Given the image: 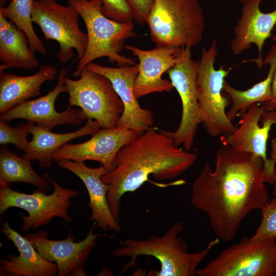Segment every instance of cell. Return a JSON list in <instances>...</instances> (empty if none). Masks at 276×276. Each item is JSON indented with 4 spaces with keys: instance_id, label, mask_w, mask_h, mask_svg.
Segmentation results:
<instances>
[{
    "instance_id": "1",
    "label": "cell",
    "mask_w": 276,
    "mask_h": 276,
    "mask_svg": "<svg viewBox=\"0 0 276 276\" xmlns=\"http://www.w3.org/2000/svg\"><path fill=\"white\" fill-rule=\"evenodd\" d=\"M264 160L223 144L217 151L214 168L206 162L192 185L191 203L208 216L220 240L229 242L242 221L269 200Z\"/></svg>"
},
{
    "instance_id": "2",
    "label": "cell",
    "mask_w": 276,
    "mask_h": 276,
    "mask_svg": "<svg viewBox=\"0 0 276 276\" xmlns=\"http://www.w3.org/2000/svg\"><path fill=\"white\" fill-rule=\"evenodd\" d=\"M197 155L176 146L168 135L151 127L118 152L113 170L102 176L108 185L107 198L111 212L119 221L121 199L134 192L152 175L157 180L179 176L191 167Z\"/></svg>"
},
{
    "instance_id": "3",
    "label": "cell",
    "mask_w": 276,
    "mask_h": 276,
    "mask_svg": "<svg viewBox=\"0 0 276 276\" xmlns=\"http://www.w3.org/2000/svg\"><path fill=\"white\" fill-rule=\"evenodd\" d=\"M74 6L83 19L87 30V45L79 60L75 77L95 59L106 57L119 66L135 64V59L121 54L126 40L136 37L133 21L119 22L105 16L102 12L101 0H66Z\"/></svg>"
},
{
    "instance_id": "4",
    "label": "cell",
    "mask_w": 276,
    "mask_h": 276,
    "mask_svg": "<svg viewBox=\"0 0 276 276\" xmlns=\"http://www.w3.org/2000/svg\"><path fill=\"white\" fill-rule=\"evenodd\" d=\"M183 229V224L177 221L162 236L152 234L146 240H125L123 246L114 250L112 254L118 258L129 257L132 263L140 256L155 258L160 264V268L153 272L154 275L193 276L198 265L220 239L216 237L204 249L190 253L186 243L178 236Z\"/></svg>"
},
{
    "instance_id": "5",
    "label": "cell",
    "mask_w": 276,
    "mask_h": 276,
    "mask_svg": "<svg viewBox=\"0 0 276 276\" xmlns=\"http://www.w3.org/2000/svg\"><path fill=\"white\" fill-rule=\"evenodd\" d=\"M147 24L157 47H192L203 38L205 21L198 0H154Z\"/></svg>"
},
{
    "instance_id": "6",
    "label": "cell",
    "mask_w": 276,
    "mask_h": 276,
    "mask_svg": "<svg viewBox=\"0 0 276 276\" xmlns=\"http://www.w3.org/2000/svg\"><path fill=\"white\" fill-rule=\"evenodd\" d=\"M218 52L214 40L208 49L201 48L197 76L201 124L212 137L225 136L236 130V126L228 118L226 109L229 100L222 94L225 78L229 70L224 65L216 70L214 62Z\"/></svg>"
},
{
    "instance_id": "7",
    "label": "cell",
    "mask_w": 276,
    "mask_h": 276,
    "mask_svg": "<svg viewBox=\"0 0 276 276\" xmlns=\"http://www.w3.org/2000/svg\"><path fill=\"white\" fill-rule=\"evenodd\" d=\"M276 270V238L257 242L244 237L222 251L198 276H273Z\"/></svg>"
},
{
    "instance_id": "8",
    "label": "cell",
    "mask_w": 276,
    "mask_h": 276,
    "mask_svg": "<svg viewBox=\"0 0 276 276\" xmlns=\"http://www.w3.org/2000/svg\"><path fill=\"white\" fill-rule=\"evenodd\" d=\"M43 177L53 187L51 194H46V192L38 189L32 194H26L13 190L9 187L0 188L1 215L12 207L23 209L28 213L27 216L20 214L22 221V233L45 225L55 217L61 218L67 222L72 221L68 208L72 198L78 195L79 191L63 188L47 173Z\"/></svg>"
},
{
    "instance_id": "9",
    "label": "cell",
    "mask_w": 276,
    "mask_h": 276,
    "mask_svg": "<svg viewBox=\"0 0 276 276\" xmlns=\"http://www.w3.org/2000/svg\"><path fill=\"white\" fill-rule=\"evenodd\" d=\"M78 80L65 77L69 106H78L87 120H94L102 128L117 127L124 105L110 81L103 75L84 68Z\"/></svg>"
},
{
    "instance_id": "10",
    "label": "cell",
    "mask_w": 276,
    "mask_h": 276,
    "mask_svg": "<svg viewBox=\"0 0 276 276\" xmlns=\"http://www.w3.org/2000/svg\"><path fill=\"white\" fill-rule=\"evenodd\" d=\"M80 14L72 5H62L56 0H34L31 18L33 22L41 29L46 40L57 42L59 48L56 57L65 62L74 56V49L77 53V59L84 55L87 45V33L79 28Z\"/></svg>"
},
{
    "instance_id": "11",
    "label": "cell",
    "mask_w": 276,
    "mask_h": 276,
    "mask_svg": "<svg viewBox=\"0 0 276 276\" xmlns=\"http://www.w3.org/2000/svg\"><path fill=\"white\" fill-rule=\"evenodd\" d=\"M191 47L184 48L182 60L167 73L181 99L182 114L180 124L175 131L157 129L170 136L175 144L182 145L190 151L198 127L201 124L197 76L199 60L193 59Z\"/></svg>"
},
{
    "instance_id": "12",
    "label": "cell",
    "mask_w": 276,
    "mask_h": 276,
    "mask_svg": "<svg viewBox=\"0 0 276 276\" xmlns=\"http://www.w3.org/2000/svg\"><path fill=\"white\" fill-rule=\"evenodd\" d=\"M239 114V126L232 133L223 136V144L262 158L265 182L274 184L275 166L267 157V143L271 127L276 124V109L266 111L263 104L256 103Z\"/></svg>"
},
{
    "instance_id": "13",
    "label": "cell",
    "mask_w": 276,
    "mask_h": 276,
    "mask_svg": "<svg viewBox=\"0 0 276 276\" xmlns=\"http://www.w3.org/2000/svg\"><path fill=\"white\" fill-rule=\"evenodd\" d=\"M66 73V70L61 68L58 82L52 90L45 96L27 101L1 113L0 121L7 122L24 119L39 127L51 130L62 125L78 126L87 120V116L81 109L71 108L68 106L62 112L56 110L55 103L58 96L62 93H67L64 81Z\"/></svg>"
},
{
    "instance_id": "14",
    "label": "cell",
    "mask_w": 276,
    "mask_h": 276,
    "mask_svg": "<svg viewBox=\"0 0 276 276\" xmlns=\"http://www.w3.org/2000/svg\"><path fill=\"white\" fill-rule=\"evenodd\" d=\"M95 225L94 222L87 236L79 242H75L71 233L59 240L49 239L48 233L43 231L25 236L44 259L57 264V276H83L86 274L83 266L95 246L97 239L103 236L93 233Z\"/></svg>"
},
{
    "instance_id": "15",
    "label": "cell",
    "mask_w": 276,
    "mask_h": 276,
    "mask_svg": "<svg viewBox=\"0 0 276 276\" xmlns=\"http://www.w3.org/2000/svg\"><path fill=\"white\" fill-rule=\"evenodd\" d=\"M140 134L134 130L119 126L111 129L101 128L86 142L66 143L54 154L53 159L56 162L63 159L77 162L95 160L109 172L114 168L113 162L118 152Z\"/></svg>"
},
{
    "instance_id": "16",
    "label": "cell",
    "mask_w": 276,
    "mask_h": 276,
    "mask_svg": "<svg viewBox=\"0 0 276 276\" xmlns=\"http://www.w3.org/2000/svg\"><path fill=\"white\" fill-rule=\"evenodd\" d=\"M86 68L107 77L122 101L124 111L117 126L134 130L140 134L152 127L154 120L151 110L141 107L134 93L138 64L113 67L93 62Z\"/></svg>"
},
{
    "instance_id": "17",
    "label": "cell",
    "mask_w": 276,
    "mask_h": 276,
    "mask_svg": "<svg viewBox=\"0 0 276 276\" xmlns=\"http://www.w3.org/2000/svg\"><path fill=\"white\" fill-rule=\"evenodd\" d=\"M124 48L139 61L138 74L134 84V93L137 99L151 93L172 90L174 87L171 81L163 79L162 76L182 60L184 48L156 47L145 50L126 44Z\"/></svg>"
},
{
    "instance_id": "18",
    "label": "cell",
    "mask_w": 276,
    "mask_h": 276,
    "mask_svg": "<svg viewBox=\"0 0 276 276\" xmlns=\"http://www.w3.org/2000/svg\"><path fill=\"white\" fill-rule=\"evenodd\" d=\"M242 4L241 16L234 30V37L231 43L234 55H238L255 44L258 57L252 61L260 68L263 64L262 52L265 40L271 36L276 24V8L271 12L263 13L260 9L262 0H240Z\"/></svg>"
},
{
    "instance_id": "19",
    "label": "cell",
    "mask_w": 276,
    "mask_h": 276,
    "mask_svg": "<svg viewBox=\"0 0 276 276\" xmlns=\"http://www.w3.org/2000/svg\"><path fill=\"white\" fill-rule=\"evenodd\" d=\"M58 165L77 175L85 185L89 198L88 204L91 210L89 220L94 221L102 231L109 229L120 232L119 221L113 216L107 201L108 185L101 178L109 172L108 170L103 166L93 168L86 166L84 162L71 160H60Z\"/></svg>"
},
{
    "instance_id": "20",
    "label": "cell",
    "mask_w": 276,
    "mask_h": 276,
    "mask_svg": "<svg viewBox=\"0 0 276 276\" xmlns=\"http://www.w3.org/2000/svg\"><path fill=\"white\" fill-rule=\"evenodd\" d=\"M1 232L16 247L18 256H8L0 261L1 276H54L57 275L56 263L44 259L30 241L10 226L8 222L2 224Z\"/></svg>"
},
{
    "instance_id": "21",
    "label": "cell",
    "mask_w": 276,
    "mask_h": 276,
    "mask_svg": "<svg viewBox=\"0 0 276 276\" xmlns=\"http://www.w3.org/2000/svg\"><path fill=\"white\" fill-rule=\"evenodd\" d=\"M57 73V68L51 64L41 66L37 72L26 76L0 72V114L40 96L42 84L53 80Z\"/></svg>"
},
{
    "instance_id": "22",
    "label": "cell",
    "mask_w": 276,
    "mask_h": 276,
    "mask_svg": "<svg viewBox=\"0 0 276 276\" xmlns=\"http://www.w3.org/2000/svg\"><path fill=\"white\" fill-rule=\"evenodd\" d=\"M101 128L98 122L90 119L78 130L67 133H54L32 124L30 133L33 138L22 157L37 161L42 168H49L53 164L54 154L64 145L75 139L92 135Z\"/></svg>"
},
{
    "instance_id": "23",
    "label": "cell",
    "mask_w": 276,
    "mask_h": 276,
    "mask_svg": "<svg viewBox=\"0 0 276 276\" xmlns=\"http://www.w3.org/2000/svg\"><path fill=\"white\" fill-rule=\"evenodd\" d=\"M26 33L0 14V61L9 68L32 70L39 66Z\"/></svg>"
},
{
    "instance_id": "24",
    "label": "cell",
    "mask_w": 276,
    "mask_h": 276,
    "mask_svg": "<svg viewBox=\"0 0 276 276\" xmlns=\"http://www.w3.org/2000/svg\"><path fill=\"white\" fill-rule=\"evenodd\" d=\"M263 64L270 65L266 78L246 90H240L236 89L224 81L223 90L229 96L232 101V105L226 111L227 116L231 121L251 105L264 103L271 99V84L276 67V54L266 55L263 60Z\"/></svg>"
},
{
    "instance_id": "25",
    "label": "cell",
    "mask_w": 276,
    "mask_h": 276,
    "mask_svg": "<svg viewBox=\"0 0 276 276\" xmlns=\"http://www.w3.org/2000/svg\"><path fill=\"white\" fill-rule=\"evenodd\" d=\"M30 184L37 189L47 192L52 184L40 176L33 168L31 161L12 153L7 145L0 148V188H7L12 182Z\"/></svg>"
},
{
    "instance_id": "26",
    "label": "cell",
    "mask_w": 276,
    "mask_h": 276,
    "mask_svg": "<svg viewBox=\"0 0 276 276\" xmlns=\"http://www.w3.org/2000/svg\"><path fill=\"white\" fill-rule=\"evenodd\" d=\"M34 0H12L6 7L0 6V14L9 19L27 36L31 50L45 56L48 51L33 27L31 11Z\"/></svg>"
},
{
    "instance_id": "27",
    "label": "cell",
    "mask_w": 276,
    "mask_h": 276,
    "mask_svg": "<svg viewBox=\"0 0 276 276\" xmlns=\"http://www.w3.org/2000/svg\"><path fill=\"white\" fill-rule=\"evenodd\" d=\"M33 123H20L16 127H11L6 122L0 121V144H13L19 151H25L29 142L27 136Z\"/></svg>"
},
{
    "instance_id": "28",
    "label": "cell",
    "mask_w": 276,
    "mask_h": 276,
    "mask_svg": "<svg viewBox=\"0 0 276 276\" xmlns=\"http://www.w3.org/2000/svg\"><path fill=\"white\" fill-rule=\"evenodd\" d=\"M262 219L255 234L250 238L257 242L269 238H276V197L269 200L261 209Z\"/></svg>"
},
{
    "instance_id": "29",
    "label": "cell",
    "mask_w": 276,
    "mask_h": 276,
    "mask_svg": "<svg viewBox=\"0 0 276 276\" xmlns=\"http://www.w3.org/2000/svg\"><path fill=\"white\" fill-rule=\"evenodd\" d=\"M101 11L107 17L119 22L133 21V16L125 0H101Z\"/></svg>"
},
{
    "instance_id": "30",
    "label": "cell",
    "mask_w": 276,
    "mask_h": 276,
    "mask_svg": "<svg viewBox=\"0 0 276 276\" xmlns=\"http://www.w3.org/2000/svg\"><path fill=\"white\" fill-rule=\"evenodd\" d=\"M130 9L133 19L139 25L147 24L154 0H125Z\"/></svg>"
},
{
    "instance_id": "31",
    "label": "cell",
    "mask_w": 276,
    "mask_h": 276,
    "mask_svg": "<svg viewBox=\"0 0 276 276\" xmlns=\"http://www.w3.org/2000/svg\"><path fill=\"white\" fill-rule=\"evenodd\" d=\"M271 91L272 97L270 100L263 103L266 111L276 109V67L272 78Z\"/></svg>"
},
{
    "instance_id": "32",
    "label": "cell",
    "mask_w": 276,
    "mask_h": 276,
    "mask_svg": "<svg viewBox=\"0 0 276 276\" xmlns=\"http://www.w3.org/2000/svg\"><path fill=\"white\" fill-rule=\"evenodd\" d=\"M271 152L269 159L273 166H276V136L273 137L271 141Z\"/></svg>"
},
{
    "instance_id": "33",
    "label": "cell",
    "mask_w": 276,
    "mask_h": 276,
    "mask_svg": "<svg viewBox=\"0 0 276 276\" xmlns=\"http://www.w3.org/2000/svg\"><path fill=\"white\" fill-rule=\"evenodd\" d=\"M272 40L275 42V43L271 47L269 50L267 55L269 56L276 54V35L272 38Z\"/></svg>"
},
{
    "instance_id": "34",
    "label": "cell",
    "mask_w": 276,
    "mask_h": 276,
    "mask_svg": "<svg viewBox=\"0 0 276 276\" xmlns=\"http://www.w3.org/2000/svg\"><path fill=\"white\" fill-rule=\"evenodd\" d=\"M275 182L274 183V189H273V195L274 197H276V166L275 168Z\"/></svg>"
},
{
    "instance_id": "35",
    "label": "cell",
    "mask_w": 276,
    "mask_h": 276,
    "mask_svg": "<svg viewBox=\"0 0 276 276\" xmlns=\"http://www.w3.org/2000/svg\"><path fill=\"white\" fill-rule=\"evenodd\" d=\"M6 3V0H0L1 6H4Z\"/></svg>"
},
{
    "instance_id": "36",
    "label": "cell",
    "mask_w": 276,
    "mask_h": 276,
    "mask_svg": "<svg viewBox=\"0 0 276 276\" xmlns=\"http://www.w3.org/2000/svg\"><path fill=\"white\" fill-rule=\"evenodd\" d=\"M275 275H276V270H275Z\"/></svg>"
}]
</instances>
